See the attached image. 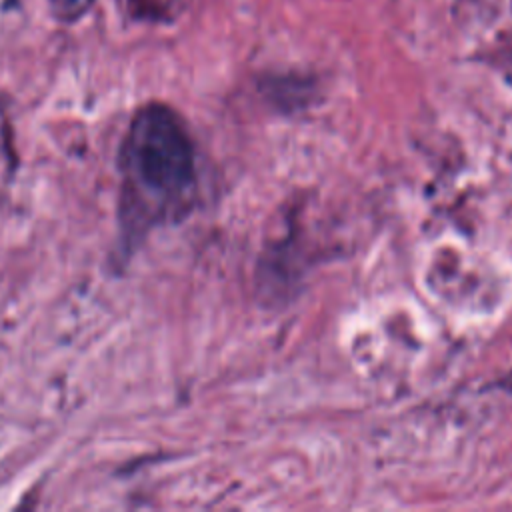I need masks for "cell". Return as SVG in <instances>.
I'll list each match as a JSON object with an SVG mask.
<instances>
[{"mask_svg": "<svg viewBox=\"0 0 512 512\" xmlns=\"http://www.w3.org/2000/svg\"><path fill=\"white\" fill-rule=\"evenodd\" d=\"M130 208L166 214L186 204L194 190L192 140L180 118L166 106L138 112L124 144Z\"/></svg>", "mask_w": 512, "mask_h": 512, "instance_id": "cell-1", "label": "cell"}, {"mask_svg": "<svg viewBox=\"0 0 512 512\" xmlns=\"http://www.w3.org/2000/svg\"><path fill=\"white\" fill-rule=\"evenodd\" d=\"M180 0H128V8L142 18H162L168 16Z\"/></svg>", "mask_w": 512, "mask_h": 512, "instance_id": "cell-2", "label": "cell"}, {"mask_svg": "<svg viewBox=\"0 0 512 512\" xmlns=\"http://www.w3.org/2000/svg\"><path fill=\"white\" fill-rule=\"evenodd\" d=\"M94 0H52L54 10L62 16V18H76L80 16Z\"/></svg>", "mask_w": 512, "mask_h": 512, "instance_id": "cell-3", "label": "cell"}]
</instances>
